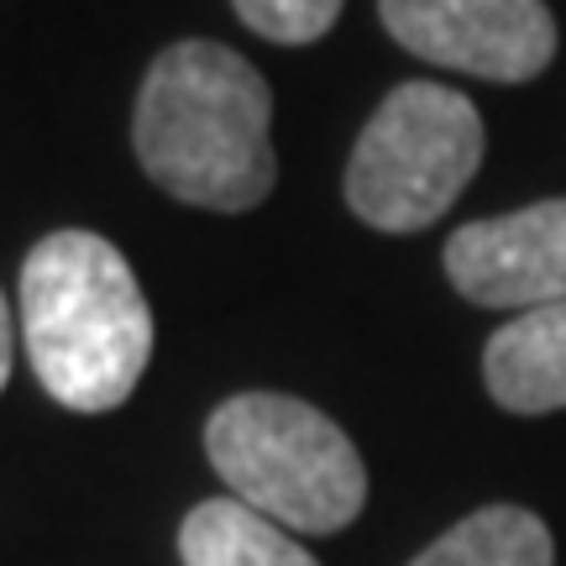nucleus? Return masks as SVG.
Instances as JSON below:
<instances>
[{
    "instance_id": "nucleus-1",
    "label": "nucleus",
    "mask_w": 566,
    "mask_h": 566,
    "mask_svg": "<svg viewBox=\"0 0 566 566\" xmlns=\"http://www.w3.org/2000/svg\"><path fill=\"white\" fill-rule=\"evenodd\" d=\"M142 174L200 210H252L273 195V90L221 42H174L142 74L132 116Z\"/></svg>"
},
{
    "instance_id": "nucleus-2",
    "label": "nucleus",
    "mask_w": 566,
    "mask_h": 566,
    "mask_svg": "<svg viewBox=\"0 0 566 566\" xmlns=\"http://www.w3.org/2000/svg\"><path fill=\"white\" fill-rule=\"evenodd\" d=\"M21 336L63 409L105 415L153 363V310L137 273L95 231H53L21 263Z\"/></svg>"
},
{
    "instance_id": "nucleus-3",
    "label": "nucleus",
    "mask_w": 566,
    "mask_h": 566,
    "mask_svg": "<svg viewBox=\"0 0 566 566\" xmlns=\"http://www.w3.org/2000/svg\"><path fill=\"white\" fill-rule=\"evenodd\" d=\"M231 499L304 535H336L367 504V467L342 424L289 394H237L205 420Z\"/></svg>"
},
{
    "instance_id": "nucleus-4",
    "label": "nucleus",
    "mask_w": 566,
    "mask_h": 566,
    "mask_svg": "<svg viewBox=\"0 0 566 566\" xmlns=\"http://www.w3.org/2000/svg\"><path fill=\"white\" fill-rule=\"evenodd\" d=\"M478 105L430 80H409L388 95L346 163V205L373 231L409 237L436 226L483 168Z\"/></svg>"
},
{
    "instance_id": "nucleus-5",
    "label": "nucleus",
    "mask_w": 566,
    "mask_h": 566,
    "mask_svg": "<svg viewBox=\"0 0 566 566\" xmlns=\"http://www.w3.org/2000/svg\"><path fill=\"white\" fill-rule=\"evenodd\" d=\"M388 38L415 59L493 84H525L556 59L546 0H378Z\"/></svg>"
},
{
    "instance_id": "nucleus-6",
    "label": "nucleus",
    "mask_w": 566,
    "mask_h": 566,
    "mask_svg": "<svg viewBox=\"0 0 566 566\" xmlns=\"http://www.w3.org/2000/svg\"><path fill=\"white\" fill-rule=\"evenodd\" d=\"M446 279L483 310H546L566 300V200H541L446 237Z\"/></svg>"
},
{
    "instance_id": "nucleus-7",
    "label": "nucleus",
    "mask_w": 566,
    "mask_h": 566,
    "mask_svg": "<svg viewBox=\"0 0 566 566\" xmlns=\"http://www.w3.org/2000/svg\"><path fill=\"white\" fill-rule=\"evenodd\" d=\"M483 384L509 415L566 409V300L525 310L493 331L483 352Z\"/></svg>"
},
{
    "instance_id": "nucleus-8",
    "label": "nucleus",
    "mask_w": 566,
    "mask_h": 566,
    "mask_svg": "<svg viewBox=\"0 0 566 566\" xmlns=\"http://www.w3.org/2000/svg\"><path fill=\"white\" fill-rule=\"evenodd\" d=\"M184 566H321L283 525L242 499H205L179 525Z\"/></svg>"
},
{
    "instance_id": "nucleus-9",
    "label": "nucleus",
    "mask_w": 566,
    "mask_h": 566,
    "mask_svg": "<svg viewBox=\"0 0 566 566\" xmlns=\"http://www.w3.org/2000/svg\"><path fill=\"white\" fill-rule=\"evenodd\" d=\"M409 566H556V546L530 509L488 504L430 541Z\"/></svg>"
},
{
    "instance_id": "nucleus-10",
    "label": "nucleus",
    "mask_w": 566,
    "mask_h": 566,
    "mask_svg": "<svg viewBox=\"0 0 566 566\" xmlns=\"http://www.w3.org/2000/svg\"><path fill=\"white\" fill-rule=\"evenodd\" d=\"M231 6L258 38L283 42V48L321 42L342 17V0H231Z\"/></svg>"
},
{
    "instance_id": "nucleus-11",
    "label": "nucleus",
    "mask_w": 566,
    "mask_h": 566,
    "mask_svg": "<svg viewBox=\"0 0 566 566\" xmlns=\"http://www.w3.org/2000/svg\"><path fill=\"white\" fill-rule=\"evenodd\" d=\"M11 367H17V321H11V304L0 294V388L11 384Z\"/></svg>"
}]
</instances>
